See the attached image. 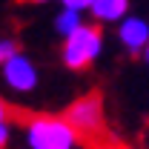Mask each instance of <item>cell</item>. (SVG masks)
I'll return each instance as SVG.
<instances>
[{
    "instance_id": "1",
    "label": "cell",
    "mask_w": 149,
    "mask_h": 149,
    "mask_svg": "<svg viewBox=\"0 0 149 149\" xmlns=\"http://www.w3.org/2000/svg\"><path fill=\"white\" fill-rule=\"evenodd\" d=\"M29 149H77V129L66 118H32L26 123Z\"/></svg>"
},
{
    "instance_id": "2",
    "label": "cell",
    "mask_w": 149,
    "mask_h": 149,
    "mask_svg": "<svg viewBox=\"0 0 149 149\" xmlns=\"http://www.w3.org/2000/svg\"><path fill=\"white\" fill-rule=\"evenodd\" d=\"M100 49H103V37H100V29L97 26H80L77 32H72L69 37H63V49H60V60L66 69L72 72H80L86 66H92L95 60L100 57Z\"/></svg>"
},
{
    "instance_id": "3",
    "label": "cell",
    "mask_w": 149,
    "mask_h": 149,
    "mask_svg": "<svg viewBox=\"0 0 149 149\" xmlns=\"http://www.w3.org/2000/svg\"><path fill=\"white\" fill-rule=\"evenodd\" d=\"M0 74H3V83H6L12 92H20V95L35 92V89H37V80H40L37 66L32 63V57L20 55V52H15V55L0 66Z\"/></svg>"
},
{
    "instance_id": "4",
    "label": "cell",
    "mask_w": 149,
    "mask_h": 149,
    "mask_svg": "<svg viewBox=\"0 0 149 149\" xmlns=\"http://www.w3.org/2000/svg\"><path fill=\"white\" fill-rule=\"evenodd\" d=\"M63 118L72 123L77 135H92V132H100L103 129V103L97 95H86L80 100H74L69 109L63 112Z\"/></svg>"
},
{
    "instance_id": "5",
    "label": "cell",
    "mask_w": 149,
    "mask_h": 149,
    "mask_svg": "<svg viewBox=\"0 0 149 149\" xmlns=\"http://www.w3.org/2000/svg\"><path fill=\"white\" fill-rule=\"evenodd\" d=\"M118 40H120V46L129 55H143V49H146V43H149V23L143 17L126 15V17L118 23Z\"/></svg>"
},
{
    "instance_id": "6",
    "label": "cell",
    "mask_w": 149,
    "mask_h": 149,
    "mask_svg": "<svg viewBox=\"0 0 149 149\" xmlns=\"http://www.w3.org/2000/svg\"><path fill=\"white\" fill-rule=\"evenodd\" d=\"M89 12L100 23H120L129 15V0H92Z\"/></svg>"
},
{
    "instance_id": "7",
    "label": "cell",
    "mask_w": 149,
    "mask_h": 149,
    "mask_svg": "<svg viewBox=\"0 0 149 149\" xmlns=\"http://www.w3.org/2000/svg\"><path fill=\"white\" fill-rule=\"evenodd\" d=\"M83 26V12H77V9H60L57 12V17H55V32L60 37H69L72 32H77Z\"/></svg>"
},
{
    "instance_id": "8",
    "label": "cell",
    "mask_w": 149,
    "mask_h": 149,
    "mask_svg": "<svg viewBox=\"0 0 149 149\" xmlns=\"http://www.w3.org/2000/svg\"><path fill=\"white\" fill-rule=\"evenodd\" d=\"M15 52H17V43H15V40H9V37H0V66L15 55Z\"/></svg>"
},
{
    "instance_id": "9",
    "label": "cell",
    "mask_w": 149,
    "mask_h": 149,
    "mask_svg": "<svg viewBox=\"0 0 149 149\" xmlns=\"http://www.w3.org/2000/svg\"><path fill=\"white\" fill-rule=\"evenodd\" d=\"M66 9H77V12H89V6H92V0H60Z\"/></svg>"
},
{
    "instance_id": "10",
    "label": "cell",
    "mask_w": 149,
    "mask_h": 149,
    "mask_svg": "<svg viewBox=\"0 0 149 149\" xmlns=\"http://www.w3.org/2000/svg\"><path fill=\"white\" fill-rule=\"evenodd\" d=\"M12 141V129H9V123H0V149L6 146Z\"/></svg>"
},
{
    "instance_id": "11",
    "label": "cell",
    "mask_w": 149,
    "mask_h": 149,
    "mask_svg": "<svg viewBox=\"0 0 149 149\" xmlns=\"http://www.w3.org/2000/svg\"><path fill=\"white\" fill-rule=\"evenodd\" d=\"M0 123H6V106H3V100H0Z\"/></svg>"
},
{
    "instance_id": "12",
    "label": "cell",
    "mask_w": 149,
    "mask_h": 149,
    "mask_svg": "<svg viewBox=\"0 0 149 149\" xmlns=\"http://www.w3.org/2000/svg\"><path fill=\"white\" fill-rule=\"evenodd\" d=\"M143 60L149 63V43H146V49H143Z\"/></svg>"
},
{
    "instance_id": "13",
    "label": "cell",
    "mask_w": 149,
    "mask_h": 149,
    "mask_svg": "<svg viewBox=\"0 0 149 149\" xmlns=\"http://www.w3.org/2000/svg\"><path fill=\"white\" fill-rule=\"evenodd\" d=\"M35 3H46V0H35Z\"/></svg>"
}]
</instances>
